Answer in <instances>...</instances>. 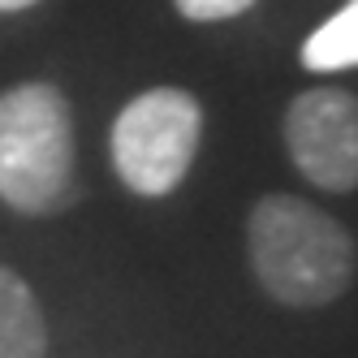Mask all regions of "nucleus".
<instances>
[{
  "mask_svg": "<svg viewBox=\"0 0 358 358\" xmlns=\"http://www.w3.org/2000/svg\"><path fill=\"white\" fill-rule=\"evenodd\" d=\"M246 259L272 302L315 311L354 285L358 246L332 212L298 194H264L246 216Z\"/></svg>",
  "mask_w": 358,
  "mask_h": 358,
  "instance_id": "f257e3e1",
  "label": "nucleus"
},
{
  "mask_svg": "<svg viewBox=\"0 0 358 358\" xmlns=\"http://www.w3.org/2000/svg\"><path fill=\"white\" fill-rule=\"evenodd\" d=\"M73 108L52 83L0 91V203L22 216H52L73 199Z\"/></svg>",
  "mask_w": 358,
  "mask_h": 358,
  "instance_id": "f03ea898",
  "label": "nucleus"
},
{
  "mask_svg": "<svg viewBox=\"0 0 358 358\" xmlns=\"http://www.w3.org/2000/svg\"><path fill=\"white\" fill-rule=\"evenodd\" d=\"M203 138V104L182 87H151L113 121V169L138 199H164L186 182Z\"/></svg>",
  "mask_w": 358,
  "mask_h": 358,
  "instance_id": "7ed1b4c3",
  "label": "nucleus"
},
{
  "mask_svg": "<svg viewBox=\"0 0 358 358\" xmlns=\"http://www.w3.org/2000/svg\"><path fill=\"white\" fill-rule=\"evenodd\" d=\"M285 151L294 169L328 194L358 190V95L311 87L285 108Z\"/></svg>",
  "mask_w": 358,
  "mask_h": 358,
  "instance_id": "20e7f679",
  "label": "nucleus"
},
{
  "mask_svg": "<svg viewBox=\"0 0 358 358\" xmlns=\"http://www.w3.org/2000/svg\"><path fill=\"white\" fill-rule=\"evenodd\" d=\"M0 358H48V320L35 289L0 264Z\"/></svg>",
  "mask_w": 358,
  "mask_h": 358,
  "instance_id": "39448f33",
  "label": "nucleus"
},
{
  "mask_svg": "<svg viewBox=\"0 0 358 358\" xmlns=\"http://www.w3.org/2000/svg\"><path fill=\"white\" fill-rule=\"evenodd\" d=\"M302 65L311 73H341L358 69V0L341 5L328 22L306 35L302 43Z\"/></svg>",
  "mask_w": 358,
  "mask_h": 358,
  "instance_id": "423d86ee",
  "label": "nucleus"
},
{
  "mask_svg": "<svg viewBox=\"0 0 358 358\" xmlns=\"http://www.w3.org/2000/svg\"><path fill=\"white\" fill-rule=\"evenodd\" d=\"M255 5L259 0H173V9L186 22H229V17H242Z\"/></svg>",
  "mask_w": 358,
  "mask_h": 358,
  "instance_id": "0eeeda50",
  "label": "nucleus"
},
{
  "mask_svg": "<svg viewBox=\"0 0 358 358\" xmlns=\"http://www.w3.org/2000/svg\"><path fill=\"white\" fill-rule=\"evenodd\" d=\"M31 5H39V0H0V13H22Z\"/></svg>",
  "mask_w": 358,
  "mask_h": 358,
  "instance_id": "6e6552de",
  "label": "nucleus"
}]
</instances>
